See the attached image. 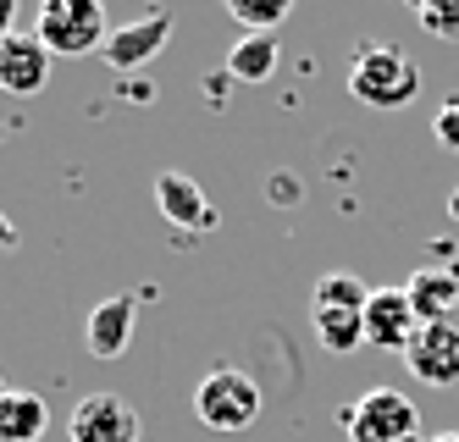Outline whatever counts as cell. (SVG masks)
<instances>
[{
    "mask_svg": "<svg viewBox=\"0 0 459 442\" xmlns=\"http://www.w3.org/2000/svg\"><path fill=\"white\" fill-rule=\"evenodd\" d=\"M260 410H266L260 382L244 377L238 365H216L211 377L194 387V415H200V426H211V431H244V426L260 420Z\"/></svg>",
    "mask_w": 459,
    "mask_h": 442,
    "instance_id": "3957f363",
    "label": "cell"
},
{
    "mask_svg": "<svg viewBox=\"0 0 459 442\" xmlns=\"http://www.w3.org/2000/svg\"><path fill=\"white\" fill-rule=\"evenodd\" d=\"M426 442H459V431H443V437H426Z\"/></svg>",
    "mask_w": 459,
    "mask_h": 442,
    "instance_id": "d4e9b609",
    "label": "cell"
},
{
    "mask_svg": "<svg viewBox=\"0 0 459 442\" xmlns=\"http://www.w3.org/2000/svg\"><path fill=\"white\" fill-rule=\"evenodd\" d=\"M420 28L426 33H459V0H432L420 12Z\"/></svg>",
    "mask_w": 459,
    "mask_h": 442,
    "instance_id": "ac0fdd59",
    "label": "cell"
},
{
    "mask_svg": "<svg viewBox=\"0 0 459 442\" xmlns=\"http://www.w3.org/2000/svg\"><path fill=\"white\" fill-rule=\"evenodd\" d=\"M0 393H6V377H0Z\"/></svg>",
    "mask_w": 459,
    "mask_h": 442,
    "instance_id": "4316f807",
    "label": "cell"
},
{
    "mask_svg": "<svg viewBox=\"0 0 459 442\" xmlns=\"http://www.w3.org/2000/svg\"><path fill=\"white\" fill-rule=\"evenodd\" d=\"M12 244H17V227H12L6 211H0V249H12Z\"/></svg>",
    "mask_w": 459,
    "mask_h": 442,
    "instance_id": "7402d4cb",
    "label": "cell"
},
{
    "mask_svg": "<svg viewBox=\"0 0 459 442\" xmlns=\"http://www.w3.org/2000/svg\"><path fill=\"white\" fill-rule=\"evenodd\" d=\"M50 426V403L28 387H6L0 393V442H39Z\"/></svg>",
    "mask_w": 459,
    "mask_h": 442,
    "instance_id": "4fadbf2b",
    "label": "cell"
},
{
    "mask_svg": "<svg viewBox=\"0 0 459 442\" xmlns=\"http://www.w3.org/2000/svg\"><path fill=\"white\" fill-rule=\"evenodd\" d=\"M227 17H233L244 33H272L288 12H293V0H221Z\"/></svg>",
    "mask_w": 459,
    "mask_h": 442,
    "instance_id": "e0dca14e",
    "label": "cell"
},
{
    "mask_svg": "<svg viewBox=\"0 0 459 442\" xmlns=\"http://www.w3.org/2000/svg\"><path fill=\"white\" fill-rule=\"evenodd\" d=\"M343 431L349 442H404V437H420V410L399 387H371L343 410Z\"/></svg>",
    "mask_w": 459,
    "mask_h": 442,
    "instance_id": "277c9868",
    "label": "cell"
},
{
    "mask_svg": "<svg viewBox=\"0 0 459 442\" xmlns=\"http://www.w3.org/2000/svg\"><path fill=\"white\" fill-rule=\"evenodd\" d=\"M415 310H410V293L404 288H371L366 299V343L382 349V354H404L415 343Z\"/></svg>",
    "mask_w": 459,
    "mask_h": 442,
    "instance_id": "52a82bcc",
    "label": "cell"
},
{
    "mask_svg": "<svg viewBox=\"0 0 459 442\" xmlns=\"http://www.w3.org/2000/svg\"><path fill=\"white\" fill-rule=\"evenodd\" d=\"M139 410L117 393H89L78 398V410L67 420V442H139Z\"/></svg>",
    "mask_w": 459,
    "mask_h": 442,
    "instance_id": "5b68a950",
    "label": "cell"
},
{
    "mask_svg": "<svg viewBox=\"0 0 459 442\" xmlns=\"http://www.w3.org/2000/svg\"><path fill=\"white\" fill-rule=\"evenodd\" d=\"M404 6H410V12H415V17H420V12H426V6H432V0H404Z\"/></svg>",
    "mask_w": 459,
    "mask_h": 442,
    "instance_id": "cb8c5ba5",
    "label": "cell"
},
{
    "mask_svg": "<svg viewBox=\"0 0 459 442\" xmlns=\"http://www.w3.org/2000/svg\"><path fill=\"white\" fill-rule=\"evenodd\" d=\"M134 326H139L134 293H106V299L89 310V321H83V343H89L94 360H122L127 343H134Z\"/></svg>",
    "mask_w": 459,
    "mask_h": 442,
    "instance_id": "9c48e42d",
    "label": "cell"
},
{
    "mask_svg": "<svg viewBox=\"0 0 459 442\" xmlns=\"http://www.w3.org/2000/svg\"><path fill=\"white\" fill-rule=\"evenodd\" d=\"M404 442H426V437H404Z\"/></svg>",
    "mask_w": 459,
    "mask_h": 442,
    "instance_id": "484cf974",
    "label": "cell"
},
{
    "mask_svg": "<svg viewBox=\"0 0 459 442\" xmlns=\"http://www.w3.org/2000/svg\"><path fill=\"white\" fill-rule=\"evenodd\" d=\"M17 33V0H0V39Z\"/></svg>",
    "mask_w": 459,
    "mask_h": 442,
    "instance_id": "44dd1931",
    "label": "cell"
},
{
    "mask_svg": "<svg viewBox=\"0 0 459 442\" xmlns=\"http://www.w3.org/2000/svg\"><path fill=\"white\" fill-rule=\"evenodd\" d=\"M272 199H277V205H299V183H293V172L272 178Z\"/></svg>",
    "mask_w": 459,
    "mask_h": 442,
    "instance_id": "ffe728a7",
    "label": "cell"
},
{
    "mask_svg": "<svg viewBox=\"0 0 459 442\" xmlns=\"http://www.w3.org/2000/svg\"><path fill=\"white\" fill-rule=\"evenodd\" d=\"M448 221H459V188L448 194Z\"/></svg>",
    "mask_w": 459,
    "mask_h": 442,
    "instance_id": "603a6c76",
    "label": "cell"
},
{
    "mask_svg": "<svg viewBox=\"0 0 459 442\" xmlns=\"http://www.w3.org/2000/svg\"><path fill=\"white\" fill-rule=\"evenodd\" d=\"M366 299H371V288L359 277H349V271H326L316 282V293H310L316 310H366Z\"/></svg>",
    "mask_w": 459,
    "mask_h": 442,
    "instance_id": "2e32d148",
    "label": "cell"
},
{
    "mask_svg": "<svg viewBox=\"0 0 459 442\" xmlns=\"http://www.w3.org/2000/svg\"><path fill=\"white\" fill-rule=\"evenodd\" d=\"M155 205H160V216H167L172 227H188V232H211L221 221L216 205L200 194V183H194L188 172H160L155 178Z\"/></svg>",
    "mask_w": 459,
    "mask_h": 442,
    "instance_id": "7c38bea8",
    "label": "cell"
},
{
    "mask_svg": "<svg viewBox=\"0 0 459 442\" xmlns=\"http://www.w3.org/2000/svg\"><path fill=\"white\" fill-rule=\"evenodd\" d=\"M50 50L34 39V33H6L0 39V89L17 100H34L50 89Z\"/></svg>",
    "mask_w": 459,
    "mask_h": 442,
    "instance_id": "ba28073f",
    "label": "cell"
},
{
    "mask_svg": "<svg viewBox=\"0 0 459 442\" xmlns=\"http://www.w3.org/2000/svg\"><path fill=\"white\" fill-rule=\"evenodd\" d=\"M272 73H277V39H272V33H244V39L227 50V78L266 83Z\"/></svg>",
    "mask_w": 459,
    "mask_h": 442,
    "instance_id": "5bb4252c",
    "label": "cell"
},
{
    "mask_svg": "<svg viewBox=\"0 0 459 442\" xmlns=\"http://www.w3.org/2000/svg\"><path fill=\"white\" fill-rule=\"evenodd\" d=\"M34 39L50 56H100L111 28H106V6L100 0H45Z\"/></svg>",
    "mask_w": 459,
    "mask_h": 442,
    "instance_id": "7a4b0ae2",
    "label": "cell"
},
{
    "mask_svg": "<svg viewBox=\"0 0 459 442\" xmlns=\"http://www.w3.org/2000/svg\"><path fill=\"white\" fill-rule=\"evenodd\" d=\"M432 133H437V144H443V150H459V100H448V106L437 111Z\"/></svg>",
    "mask_w": 459,
    "mask_h": 442,
    "instance_id": "d6986e66",
    "label": "cell"
},
{
    "mask_svg": "<svg viewBox=\"0 0 459 442\" xmlns=\"http://www.w3.org/2000/svg\"><path fill=\"white\" fill-rule=\"evenodd\" d=\"M349 94L371 111H399L420 94V66L399 45H359L349 61Z\"/></svg>",
    "mask_w": 459,
    "mask_h": 442,
    "instance_id": "6da1fadb",
    "label": "cell"
},
{
    "mask_svg": "<svg viewBox=\"0 0 459 442\" xmlns=\"http://www.w3.org/2000/svg\"><path fill=\"white\" fill-rule=\"evenodd\" d=\"M404 293H410V310L420 326L454 321L459 316V265H420L404 282Z\"/></svg>",
    "mask_w": 459,
    "mask_h": 442,
    "instance_id": "8fae6325",
    "label": "cell"
},
{
    "mask_svg": "<svg viewBox=\"0 0 459 442\" xmlns=\"http://www.w3.org/2000/svg\"><path fill=\"white\" fill-rule=\"evenodd\" d=\"M167 45H172V17H167V12H155V17H144V22L111 28V39H106L100 56L117 66V73H139V66H150Z\"/></svg>",
    "mask_w": 459,
    "mask_h": 442,
    "instance_id": "30bf717a",
    "label": "cell"
},
{
    "mask_svg": "<svg viewBox=\"0 0 459 442\" xmlns=\"http://www.w3.org/2000/svg\"><path fill=\"white\" fill-rule=\"evenodd\" d=\"M310 321L326 354H354L366 343V310H310Z\"/></svg>",
    "mask_w": 459,
    "mask_h": 442,
    "instance_id": "9a60e30c",
    "label": "cell"
},
{
    "mask_svg": "<svg viewBox=\"0 0 459 442\" xmlns=\"http://www.w3.org/2000/svg\"><path fill=\"white\" fill-rule=\"evenodd\" d=\"M410 377L426 387H459V321H437V326H420L415 343L404 349Z\"/></svg>",
    "mask_w": 459,
    "mask_h": 442,
    "instance_id": "8992f818",
    "label": "cell"
}]
</instances>
